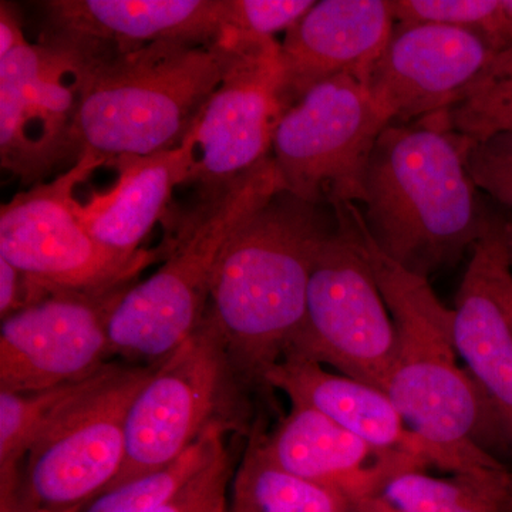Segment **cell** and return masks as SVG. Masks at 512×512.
<instances>
[{"mask_svg": "<svg viewBox=\"0 0 512 512\" xmlns=\"http://www.w3.org/2000/svg\"><path fill=\"white\" fill-rule=\"evenodd\" d=\"M338 227L329 205L282 190L256 208L225 245L204 319L245 404L249 394L269 390L266 376L301 329L313 266Z\"/></svg>", "mask_w": 512, "mask_h": 512, "instance_id": "obj_1", "label": "cell"}, {"mask_svg": "<svg viewBox=\"0 0 512 512\" xmlns=\"http://www.w3.org/2000/svg\"><path fill=\"white\" fill-rule=\"evenodd\" d=\"M357 241L392 315L396 365L386 394L419 437L431 464L451 474L507 466L503 430L473 377L458 363L454 311L437 298L429 279L394 264L367 232L362 211L346 204Z\"/></svg>", "mask_w": 512, "mask_h": 512, "instance_id": "obj_2", "label": "cell"}, {"mask_svg": "<svg viewBox=\"0 0 512 512\" xmlns=\"http://www.w3.org/2000/svg\"><path fill=\"white\" fill-rule=\"evenodd\" d=\"M470 146L444 111L387 124L377 138L363 221L387 258L421 278L456 265L497 221L468 171Z\"/></svg>", "mask_w": 512, "mask_h": 512, "instance_id": "obj_3", "label": "cell"}, {"mask_svg": "<svg viewBox=\"0 0 512 512\" xmlns=\"http://www.w3.org/2000/svg\"><path fill=\"white\" fill-rule=\"evenodd\" d=\"M238 36L210 45L164 40L80 67L77 157H146L187 140L227 73Z\"/></svg>", "mask_w": 512, "mask_h": 512, "instance_id": "obj_4", "label": "cell"}, {"mask_svg": "<svg viewBox=\"0 0 512 512\" xmlns=\"http://www.w3.org/2000/svg\"><path fill=\"white\" fill-rule=\"evenodd\" d=\"M284 190L272 157L208 198L200 217L181 232L164 265L123 292L109 316L113 359L160 366L200 329L212 279L239 225Z\"/></svg>", "mask_w": 512, "mask_h": 512, "instance_id": "obj_5", "label": "cell"}, {"mask_svg": "<svg viewBox=\"0 0 512 512\" xmlns=\"http://www.w3.org/2000/svg\"><path fill=\"white\" fill-rule=\"evenodd\" d=\"M157 369L110 363L64 404L20 471L26 510L80 512L110 487L123 466L131 404Z\"/></svg>", "mask_w": 512, "mask_h": 512, "instance_id": "obj_6", "label": "cell"}, {"mask_svg": "<svg viewBox=\"0 0 512 512\" xmlns=\"http://www.w3.org/2000/svg\"><path fill=\"white\" fill-rule=\"evenodd\" d=\"M333 210L338 231L320 249L305 320L284 359L330 366L386 393L396 365V328L348 212L343 205Z\"/></svg>", "mask_w": 512, "mask_h": 512, "instance_id": "obj_7", "label": "cell"}, {"mask_svg": "<svg viewBox=\"0 0 512 512\" xmlns=\"http://www.w3.org/2000/svg\"><path fill=\"white\" fill-rule=\"evenodd\" d=\"M103 158L86 154L50 181L19 192L0 210V258L19 269L37 295L49 291L104 293L127 288L163 248L127 258L107 251L79 217L74 191Z\"/></svg>", "mask_w": 512, "mask_h": 512, "instance_id": "obj_8", "label": "cell"}, {"mask_svg": "<svg viewBox=\"0 0 512 512\" xmlns=\"http://www.w3.org/2000/svg\"><path fill=\"white\" fill-rule=\"evenodd\" d=\"M387 126L366 84L338 76L308 90L276 128L271 157L282 187L335 207L365 204L366 174Z\"/></svg>", "mask_w": 512, "mask_h": 512, "instance_id": "obj_9", "label": "cell"}, {"mask_svg": "<svg viewBox=\"0 0 512 512\" xmlns=\"http://www.w3.org/2000/svg\"><path fill=\"white\" fill-rule=\"evenodd\" d=\"M245 412L220 342L204 319L131 404L123 466L109 488L171 466L215 423L238 429Z\"/></svg>", "mask_w": 512, "mask_h": 512, "instance_id": "obj_10", "label": "cell"}, {"mask_svg": "<svg viewBox=\"0 0 512 512\" xmlns=\"http://www.w3.org/2000/svg\"><path fill=\"white\" fill-rule=\"evenodd\" d=\"M237 36L227 73L190 131L194 163L188 184L200 185L208 198L271 157L276 128L291 107L281 43Z\"/></svg>", "mask_w": 512, "mask_h": 512, "instance_id": "obj_11", "label": "cell"}, {"mask_svg": "<svg viewBox=\"0 0 512 512\" xmlns=\"http://www.w3.org/2000/svg\"><path fill=\"white\" fill-rule=\"evenodd\" d=\"M130 286L104 293L49 291L3 319L0 392H39L83 382L116 362L107 323Z\"/></svg>", "mask_w": 512, "mask_h": 512, "instance_id": "obj_12", "label": "cell"}, {"mask_svg": "<svg viewBox=\"0 0 512 512\" xmlns=\"http://www.w3.org/2000/svg\"><path fill=\"white\" fill-rule=\"evenodd\" d=\"M80 66L42 43H20L0 59V163L33 184L76 164Z\"/></svg>", "mask_w": 512, "mask_h": 512, "instance_id": "obj_13", "label": "cell"}, {"mask_svg": "<svg viewBox=\"0 0 512 512\" xmlns=\"http://www.w3.org/2000/svg\"><path fill=\"white\" fill-rule=\"evenodd\" d=\"M42 45L80 67L164 40L210 45L227 32L225 0H49Z\"/></svg>", "mask_w": 512, "mask_h": 512, "instance_id": "obj_14", "label": "cell"}, {"mask_svg": "<svg viewBox=\"0 0 512 512\" xmlns=\"http://www.w3.org/2000/svg\"><path fill=\"white\" fill-rule=\"evenodd\" d=\"M497 55L468 30L396 23L367 89L387 124L412 123L453 106Z\"/></svg>", "mask_w": 512, "mask_h": 512, "instance_id": "obj_15", "label": "cell"}, {"mask_svg": "<svg viewBox=\"0 0 512 512\" xmlns=\"http://www.w3.org/2000/svg\"><path fill=\"white\" fill-rule=\"evenodd\" d=\"M394 25L390 0L315 2L281 43L291 106L333 77L350 76L367 86Z\"/></svg>", "mask_w": 512, "mask_h": 512, "instance_id": "obj_16", "label": "cell"}, {"mask_svg": "<svg viewBox=\"0 0 512 512\" xmlns=\"http://www.w3.org/2000/svg\"><path fill=\"white\" fill-rule=\"evenodd\" d=\"M262 441L276 466L309 483L340 491L350 505L376 494L396 474L426 467L413 454L370 446L299 404H292L291 413Z\"/></svg>", "mask_w": 512, "mask_h": 512, "instance_id": "obj_17", "label": "cell"}, {"mask_svg": "<svg viewBox=\"0 0 512 512\" xmlns=\"http://www.w3.org/2000/svg\"><path fill=\"white\" fill-rule=\"evenodd\" d=\"M504 244V214L474 247L454 309V340L512 453V328L495 289V262Z\"/></svg>", "mask_w": 512, "mask_h": 512, "instance_id": "obj_18", "label": "cell"}, {"mask_svg": "<svg viewBox=\"0 0 512 512\" xmlns=\"http://www.w3.org/2000/svg\"><path fill=\"white\" fill-rule=\"evenodd\" d=\"M192 163L191 134L173 150L110 161L119 171L116 184L80 202V220L107 251L127 258L143 254L141 244L164 214L174 188L188 183Z\"/></svg>", "mask_w": 512, "mask_h": 512, "instance_id": "obj_19", "label": "cell"}, {"mask_svg": "<svg viewBox=\"0 0 512 512\" xmlns=\"http://www.w3.org/2000/svg\"><path fill=\"white\" fill-rule=\"evenodd\" d=\"M269 390H281L292 404L328 417L370 446L403 451L430 463L419 437L409 430L386 393L352 377L326 372L318 363L284 359L266 376Z\"/></svg>", "mask_w": 512, "mask_h": 512, "instance_id": "obj_20", "label": "cell"}, {"mask_svg": "<svg viewBox=\"0 0 512 512\" xmlns=\"http://www.w3.org/2000/svg\"><path fill=\"white\" fill-rule=\"evenodd\" d=\"M349 512H512V468H488L451 477L424 470L396 474Z\"/></svg>", "mask_w": 512, "mask_h": 512, "instance_id": "obj_21", "label": "cell"}, {"mask_svg": "<svg viewBox=\"0 0 512 512\" xmlns=\"http://www.w3.org/2000/svg\"><path fill=\"white\" fill-rule=\"evenodd\" d=\"M346 495L276 466L254 434L232 478L227 512H349Z\"/></svg>", "mask_w": 512, "mask_h": 512, "instance_id": "obj_22", "label": "cell"}, {"mask_svg": "<svg viewBox=\"0 0 512 512\" xmlns=\"http://www.w3.org/2000/svg\"><path fill=\"white\" fill-rule=\"evenodd\" d=\"M90 379L39 392H0V491L18 490L30 447Z\"/></svg>", "mask_w": 512, "mask_h": 512, "instance_id": "obj_23", "label": "cell"}, {"mask_svg": "<svg viewBox=\"0 0 512 512\" xmlns=\"http://www.w3.org/2000/svg\"><path fill=\"white\" fill-rule=\"evenodd\" d=\"M228 427L215 423L171 466L109 488L80 512H150L177 493L225 446Z\"/></svg>", "mask_w": 512, "mask_h": 512, "instance_id": "obj_24", "label": "cell"}, {"mask_svg": "<svg viewBox=\"0 0 512 512\" xmlns=\"http://www.w3.org/2000/svg\"><path fill=\"white\" fill-rule=\"evenodd\" d=\"M444 116L448 127L471 143L512 133V46L485 66Z\"/></svg>", "mask_w": 512, "mask_h": 512, "instance_id": "obj_25", "label": "cell"}, {"mask_svg": "<svg viewBox=\"0 0 512 512\" xmlns=\"http://www.w3.org/2000/svg\"><path fill=\"white\" fill-rule=\"evenodd\" d=\"M396 23H437L483 37L495 52L512 46V16L503 0H390Z\"/></svg>", "mask_w": 512, "mask_h": 512, "instance_id": "obj_26", "label": "cell"}, {"mask_svg": "<svg viewBox=\"0 0 512 512\" xmlns=\"http://www.w3.org/2000/svg\"><path fill=\"white\" fill-rule=\"evenodd\" d=\"M227 447H222L210 463L198 471L150 512H227L234 468Z\"/></svg>", "mask_w": 512, "mask_h": 512, "instance_id": "obj_27", "label": "cell"}, {"mask_svg": "<svg viewBox=\"0 0 512 512\" xmlns=\"http://www.w3.org/2000/svg\"><path fill=\"white\" fill-rule=\"evenodd\" d=\"M313 5V0H225V23L237 35L274 37L288 32Z\"/></svg>", "mask_w": 512, "mask_h": 512, "instance_id": "obj_28", "label": "cell"}, {"mask_svg": "<svg viewBox=\"0 0 512 512\" xmlns=\"http://www.w3.org/2000/svg\"><path fill=\"white\" fill-rule=\"evenodd\" d=\"M467 167L481 192L493 198L512 218V133L471 143Z\"/></svg>", "mask_w": 512, "mask_h": 512, "instance_id": "obj_29", "label": "cell"}, {"mask_svg": "<svg viewBox=\"0 0 512 512\" xmlns=\"http://www.w3.org/2000/svg\"><path fill=\"white\" fill-rule=\"evenodd\" d=\"M35 291L19 269L0 258V316L2 320L35 302Z\"/></svg>", "mask_w": 512, "mask_h": 512, "instance_id": "obj_30", "label": "cell"}, {"mask_svg": "<svg viewBox=\"0 0 512 512\" xmlns=\"http://www.w3.org/2000/svg\"><path fill=\"white\" fill-rule=\"evenodd\" d=\"M25 40L18 12L9 3L2 2V6H0V59L8 56Z\"/></svg>", "mask_w": 512, "mask_h": 512, "instance_id": "obj_31", "label": "cell"}, {"mask_svg": "<svg viewBox=\"0 0 512 512\" xmlns=\"http://www.w3.org/2000/svg\"><path fill=\"white\" fill-rule=\"evenodd\" d=\"M495 289H497L498 298L503 303L512 328V271L510 261H508L505 235L503 247H501L497 262H495Z\"/></svg>", "mask_w": 512, "mask_h": 512, "instance_id": "obj_32", "label": "cell"}, {"mask_svg": "<svg viewBox=\"0 0 512 512\" xmlns=\"http://www.w3.org/2000/svg\"><path fill=\"white\" fill-rule=\"evenodd\" d=\"M504 235L505 244H507L508 261H510L512 271V218L508 214H504Z\"/></svg>", "mask_w": 512, "mask_h": 512, "instance_id": "obj_33", "label": "cell"}, {"mask_svg": "<svg viewBox=\"0 0 512 512\" xmlns=\"http://www.w3.org/2000/svg\"><path fill=\"white\" fill-rule=\"evenodd\" d=\"M503 6L508 15L512 16V0H503Z\"/></svg>", "mask_w": 512, "mask_h": 512, "instance_id": "obj_34", "label": "cell"}]
</instances>
